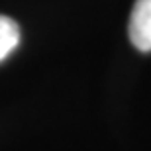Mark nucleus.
Returning a JSON list of instances; mask_svg holds the SVG:
<instances>
[{"mask_svg": "<svg viewBox=\"0 0 151 151\" xmlns=\"http://www.w3.org/2000/svg\"><path fill=\"white\" fill-rule=\"evenodd\" d=\"M129 41L139 51H151V0H137L129 16Z\"/></svg>", "mask_w": 151, "mask_h": 151, "instance_id": "f257e3e1", "label": "nucleus"}, {"mask_svg": "<svg viewBox=\"0 0 151 151\" xmlns=\"http://www.w3.org/2000/svg\"><path fill=\"white\" fill-rule=\"evenodd\" d=\"M20 43V28L8 16L0 14V61H4Z\"/></svg>", "mask_w": 151, "mask_h": 151, "instance_id": "f03ea898", "label": "nucleus"}]
</instances>
